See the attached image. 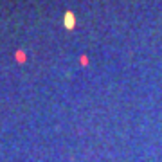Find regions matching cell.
<instances>
[{"label": "cell", "mask_w": 162, "mask_h": 162, "mask_svg": "<svg viewBox=\"0 0 162 162\" xmlns=\"http://www.w3.org/2000/svg\"><path fill=\"white\" fill-rule=\"evenodd\" d=\"M67 25H69V27L74 25V16H72V14H67Z\"/></svg>", "instance_id": "cell-1"}]
</instances>
